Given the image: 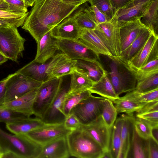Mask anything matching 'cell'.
<instances>
[{
  "label": "cell",
  "mask_w": 158,
  "mask_h": 158,
  "mask_svg": "<svg viewBox=\"0 0 158 158\" xmlns=\"http://www.w3.org/2000/svg\"><path fill=\"white\" fill-rule=\"evenodd\" d=\"M48 66V62L40 63L33 60L17 71L34 80L44 82L48 79L46 72Z\"/></svg>",
  "instance_id": "484cf974"
},
{
  "label": "cell",
  "mask_w": 158,
  "mask_h": 158,
  "mask_svg": "<svg viewBox=\"0 0 158 158\" xmlns=\"http://www.w3.org/2000/svg\"><path fill=\"white\" fill-rule=\"evenodd\" d=\"M14 73L9 74L6 78L0 81V106H2L4 102L6 82Z\"/></svg>",
  "instance_id": "c3c4849f"
},
{
  "label": "cell",
  "mask_w": 158,
  "mask_h": 158,
  "mask_svg": "<svg viewBox=\"0 0 158 158\" xmlns=\"http://www.w3.org/2000/svg\"><path fill=\"white\" fill-rule=\"evenodd\" d=\"M28 117L23 114L0 107V123L5 124L22 121Z\"/></svg>",
  "instance_id": "f35d334b"
},
{
  "label": "cell",
  "mask_w": 158,
  "mask_h": 158,
  "mask_svg": "<svg viewBox=\"0 0 158 158\" xmlns=\"http://www.w3.org/2000/svg\"><path fill=\"white\" fill-rule=\"evenodd\" d=\"M9 5L5 0H0V10L7 11Z\"/></svg>",
  "instance_id": "db71d44e"
},
{
  "label": "cell",
  "mask_w": 158,
  "mask_h": 158,
  "mask_svg": "<svg viewBox=\"0 0 158 158\" xmlns=\"http://www.w3.org/2000/svg\"><path fill=\"white\" fill-rule=\"evenodd\" d=\"M105 98L92 94L82 100L71 110L81 125L89 123L101 115L103 102Z\"/></svg>",
  "instance_id": "ba28073f"
},
{
  "label": "cell",
  "mask_w": 158,
  "mask_h": 158,
  "mask_svg": "<svg viewBox=\"0 0 158 158\" xmlns=\"http://www.w3.org/2000/svg\"><path fill=\"white\" fill-rule=\"evenodd\" d=\"M64 124L66 128L71 130L79 129L81 125L76 117L71 113L66 116Z\"/></svg>",
  "instance_id": "f6af8a7d"
},
{
  "label": "cell",
  "mask_w": 158,
  "mask_h": 158,
  "mask_svg": "<svg viewBox=\"0 0 158 158\" xmlns=\"http://www.w3.org/2000/svg\"><path fill=\"white\" fill-rule=\"evenodd\" d=\"M80 128L83 130L102 147L104 152L110 150L112 127L108 126L101 115L93 121L81 125Z\"/></svg>",
  "instance_id": "7c38bea8"
},
{
  "label": "cell",
  "mask_w": 158,
  "mask_h": 158,
  "mask_svg": "<svg viewBox=\"0 0 158 158\" xmlns=\"http://www.w3.org/2000/svg\"><path fill=\"white\" fill-rule=\"evenodd\" d=\"M88 90L92 93L98 94L111 101L119 97L116 94L110 78L108 72L106 70L97 81H94Z\"/></svg>",
  "instance_id": "cb8c5ba5"
},
{
  "label": "cell",
  "mask_w": 158,
  "mask_h": 158,
  "mask_svg": "<svg viewBox=\"0 0 158 158\" xmlns=\"http://www.w3.org/2000/svg\"><path fill=\"white\" fill-rule=\"evenodd\" d=\"M108 57L111 60L108 75L117 95L119 96L135 89L137 80L133 73L116 58L112 56Z\"/></svg>",
  "instance_id": "277c9868"
},
{
  "label": "cell",
  "mask_w": 158,
  "mask_h": 158,
  "mask_svg": "<svg viewBox=\"0 0 158 158\" xmlns=\"http://www.w3.org/2000/svg\"><path fill=\"white\" fill-rule=\"evenodd\" d=\"M78 40L93 51L98 57L100 55H105L108 57L112 56L94 30L82 29L80 37Z\"/></svg>",
  "instance_id": "7402d4cb"
},
{
  "label": "cell",
  "mask_w": 158,
  "mask_h": 158,
  "mask_svg": "<svg viewBox=\"0 0 158 158\" xmlns=\"http://www.w3.org/2000/svg\"><path fill=\"white\" fill-rule=\"evenodd\" d=\"M136 113V117L142 119L152 128L158 127V101L148 103Z\"/></svg>",
  "instance_id": "d6a6232c"
},
{
  "label": "cell",
  "mask_w": 158,
  "mask_h": 158,
  "mask_svg": "<svg viewBox=\"0 0 158 158\" xmlns=\"http://www.w3.org/2000/svg\"><path fill=\"white\" fill-rule=\"evenodd\" d=\"M127 158H148L147 139L140 137L134 127Z\"/></svg>",
  "instance_id": "f1b7e54d"
},
{
  "label": "cell",
  "mask_w": 158,
  "mask_h": 158,
  "mask_svg": "<svg viewBox=\"0 0 158 158\" xmlns=\"http://www.w3.org/2000/svg\"><path fill=\"white\" fill-rule=\"evenodd\" d=\"M90 5H94L111 20L114 17L115 12L110 0H89Z\"/></svg>",
  "instance_id": "60d3db41"
},
{
  "label": "cell",
  "mask_w": 158,
  "mask_h": 158,
  "mask_svg": "<svg viewBox=\"0 0 158 158\" xmlns=\"http://www.w3.org/2000/svg\"><path fill=\"white\" fill-rule=\"evenodd\" d=\"M43 82L15 72L6 82L4 102L15 99L37 88Z\"/></svg>",
  "instance_id": "9c48e42d"
},
{
  "label": "cell",
  "mask_w": 158,
  "mask_h": 158,
  "mask_svg": "<svg viewBox=\"0 0 158 158\" xmlns=\"http://www.w3.org/2000/svg\"><path fill=\"white\" fill-rule=\"evenodd\" d=\"M23 26V25L18 23L0 19V28H8L13 26L18 27Z\"/></svg>",
  "instance_id": "f907efd6"
},
{
  "label": "cell",
  "mask_w": 158,
  "mask_h": 158,
  "mask_svg": "<svg viewBox=\"0 0 158 158\" xmlns=\"http://www.w3.org/2000/svg\"><path fill=\"white\" fill-rule=\"evenodd\" d=\"M0 158H18L17 156L12 152L9 151H5L0 153Z\"/></svg>",
  "instance_id": "816d5d0a"
},
{
  "label": "cell",
  "mask_w": 158,
  "mask_h": 158,
  "mask_svg": "<svg viewBox=\"0 0 158 158\" xmlns=\"http://www.w3.org/2000/svg\"><path fill=\"white\" fill-rule=\"evenodd\" d=\"M55 39L59 50L70 59H99L93 51L78 40Z\"/></svg>",
  "instance_id": "8fae6325"
},
{
  "label": "cell",
  "mask_w": 158,
  "mask_h": 158,
  "mask_svg": "<svg viewBox=\"0 0 158 158\" xmlns=\"http://www.w3.org/2000/svg\"><path fill=\"white\" fill-rule=\"evenodd\" d=\"M76 60V71L87 76L94 81L100 79L105 70L98 60Z\"/></svg>",
  "instance_id": "d4e9b609"
},
{
  "label": "cell",
  "mask_w": 158,
  "mask_h": 158,
  "mask_svg": "<svg viewBox=\"0 0 158 158\" xmlns=\"http://www.w3.org/2000/svg\"><path fill=\"white\" fill-rule=\"evenodd\" d=\"M75 14V19L78 26L82 29L94 30L98 24L85 8H81Z\"/></svg>",
  "instance_id": "8d00e7d4"
},
{
  "label": "cell",
  "mask_w": 158,
  "mask_h": 158,
  "mask_svg": "<svg viewBox=\"0 0 158 158\" xmlns=\"http://www.w3.org/2000/svg\"><path fill=\"white\" fill-rule=\"evenodd\" d=\"M37 44L36 54L33 60L34 62L45 63L59 50L56 39L52 35L51 31L44 35Z\"/></svg>",
  "instance_id": "ac0fdd59"
},
{
  "label": "cell",
  "mask_w": 158,
  "mask_h": 158,
  "mask_svg": "<svg viewBox=\"0 0 158 158\" xmlns=\"http://www.w3.org/2000/svg\"><path fill=\"white\" fill-rule=\"evenodd\" d=\"M29 13L27 12L23 15H17L0 10V19L18 23L23 25Z\"/></svg>",
  "instance_id": "ee69618b"
},
{
  "label": "cell",
  "mask_w": 158,
  "mask_h": 158,
  "mask_svg": "<svg viewBox=\"0 0 158 158\" xmlns=\"http://www.w3.org/2000/svg\"><path fill=\"white\" fill-rule=\"evenodd\" d=\"M89 0H37L22 28L37 43L45 34Z\"/></svg>",
  "instance_id": "6da1fadb"
},
{
  "label": "cell",
  "mask_w": 158,
  "mask_h": 158,
  "mask_svg": "<svg viewBox=\"0 0 158 158\" xmlns=\"http://www.w3.org/2000/svg\"><path fill=\"white\" fill-rule=\"evenodd\" d=\"M148 158H158V143L151 137L147 139Z\"/></svg>",
  "instance_id": "bcb514c9"
},
{
  "label": "cell",
  "mask_w": 158,
  "mask_h": 158,
  "mask_svg": "<svg viewBox=\"0 0 158 158\" xmlns=\"http://www.w3.org/2000/svg\"><path fill=\"white\" fill-rule=\"evenodd\" d=\"M0 53H1V54H2V52H1L0 51Z\"/></svg>",
  "instance_id": "680465c9"
},
{
  "label": "cell",
  "mask_w": 158,
  "mask_h": 158,
  "mask_svg": "<svg viewBox=\"0 0 158 158\" xmlns=\"http://www.w3.org/2000/svg\"><path fill=\"white\" fill-rule=\"evenodd\" d=\"M27 6H33L37 0H24Z\"/></svg>",
  "instance_id": "11a10c76"
},
{
  "label": "cell",
  "mask_w": 158,
  "mask_h": 158,
  "mask_svg": "<svg viewBox=\"0 0 158 158\" xmlns=\"http://www.w3.org/2000/svg\"><path fill=\"white\" fill-rule=\"evenodd\" d=\"M124 96L137 102L149 103L158 101V88L145 92H140L134 90L127 93Z\"/></svg>",
  "instance_id": "74e56055"
},
{
  "label": "cell",
  "mask_w": 158,
  "mask_h": 158,
  "mask_svg": "<svg viewBox=\"0 0 158 158\" xmlns=\"http://www.w3.org/2000/svg\"><path fill=\"white\" fill-rule=\"evenodd\" d=\"M123 114L116 119L112 127L110 150L113 158H118L121 142L122 126Z\"/></svg>",
  "instance_id": "e575fe53"
},
{
  "label": "cell",
  "mask_w": 158,
  "mask_h": 158,
  "mask_svg": "<svg viewBox=\"0 0 158 158\" xmlns=\"http://www.w3.org/2000/svg\"><path fill=\"white\" fill-rule=\"evenodd\" d=\"M158 34L152 31L143 46L130 59L125 61L118 60L128 66L139 69L158 56Z\"/></svg>",
  "instance_id": "30bf717a"
},
{
  "label": "cell",
  "mask_w": 158,
  "mask_h": 158,
  "mask_svg": "<svg viewBox=\"0 0 158 158\" xmlns=\"http://www.w3.org/2000/svg\"><path fill=\"white\" fill-rule=\"evenodd\" d=\"M62 77H53L42 82L37 89L33 106L34 115L42 119L61 87Z\"/></svg>",
  "instance_id": "5b68a950"
},
{
  "label": "cell",
  "mask_w": 158,
  "mask_h": 158,
  "mask_svg": "<svg viewBox=\"0 0 158 158\" xmlns=\"http://www.w3.org/2000/svg\"><path fill=\"white\" fill-rule=\"evenodd\" d=\"M69 87L67 85L61 86L51 104L41 119L45 123L53 124L64 122L66 116L61 112V110Z\"/></svg>",
  "instance_id": "2e32d148"
},
{
  "label": "cell",
  "mask_w": 158,
  "mask_h": 158,
  "mask_svg": "<svg viewBox=\"0 0 158 158\" xmlns=\"http://www.w3.org/2000/svg\"><path fill=\"white\" fill-rule=\"evenodd\" d=\"M72 130L66 128L63 123L46 124L25 134L42 146L58 138L65 136Z\"/></svg>",
  "instance_id": "4fadbf2b"
},
{
  "label": "cell",
  "mask_w": 158,
  "mask_h": 158,
  "mask_svg": "<svg viewBox=\"0 0 158 158\" xmlns=\"http://www.w3.org/2000/svg\"><path fill=\"white\" fill-rule=\"evenodd\" d=\"M85 8L98 24L108 22L111 20L94 5H90Z\"/></svg>",
  "instance_id": "7bdbcfd3"
},
{
  "label": "cell",
  "mask_w": 158,
  "mask_h": 158,
  "mask_svg": "<svg viewBox=\"0 0 158 158\" xmlns=\"http://www.w3.org/2000/svg\"><path fill=\"white\" fill-rule=\"evenodd\" d=\"M46 124L40 118L30 117L20 122L6 124V127L11 133L21 135L25 134Z\"/></svg>",
  "instance_id": "4316f807"
},
{
  "label": "cell",
  "mask_w": 158,
  "mask_h": 158,
  "mask_svg": "<svg viewBox=\"0 0 158 158\" xmlns=\"http://www.w3.org/2000/svg\"><path fill=\"white\" fill-rule=\"evenodd\" d=\"M82 30L77 23L75 13L63 20L51 31L52 35L56 39L77 40Z\"/></svg>",
  "instance_id": "9a60e30c"
},
{
  "label": "cell",
  "mask_w": 158,
  "mask_h": 158,
  "mask_svg": "<svg viewBox=\"0 0 158 158\" xmlns=\"http://www.w3.org/2000/svg\"><path fill=\"white\" fill-rule=\"evenodd\" d=\"M153 0H133L116 12L114 18L120 27L122 24L141 19Z\"/></svg>",
  "instance_id": "5bb4252c"
},
{
  "label": "cell",
  "mask_w": 158,
  "mask_h": 158,
  "mask_svg": "<svg viewBox=\"0 0 158 158\" xmlns=\"http://www.w3.org/2000/svg\"><path fill=\"white\" fill-rule=\"evenodd\" d=\"M42 147L26 135L9 134L0 127V153L9 151L18 158H38Z\"/></svg>",
  "instance_id": "7a4b0ae2"
},
{
  "label": "cell",
  "mask_w": 158,
  "mask_h": 158,
  "mask_svg": "<svg viewBox=\"0 0 158 158\" xmlns=\"http://www.w3.org/2000/svg\"><path fill=\"white\" fill-rule=\"evenodd\" d=\"M133 0H110L115 13L118 10L122 8Z\"/></svg>",
  "instance_id": "681fc988"
},
{
  "label": "cell",
  "mask_w": 158,
  "mask_h": 158,
  "mask_svg": "<svg viewBox=\"0 0 158 158\" xmlns=\"http://www.w3.org/2000/svg\"><path fill=\"white\" fill-rule=\"evenodd\" d=\"M151 137L157 143H158V127L152 128Z\"/></svg>",
  "instance_id": "f5cc1de1"
},
{
  "label": "cell",
  "mask_w": 158,
  "mask_h": 158,
  "mask_svg": "<svg viewBox=\"0 0 158 158\" xmlns=\"http://www.w3.org/2000/svg\"><path fill=\"white\" fill-rule=\"evenodd\" d=\"M70 156L79 158H102L100 146L80 128L72 130L66 136Z\"/></svg>",
  "instance_id": "3957f363"
},
{
  "label": "cell",
  "mask_w": 158,
  "mask_h": 158,
  "mask_svg": "<svg viewBox=\"0 0 158 158\" xmlns=\"http://www.w3.org/2000/svg\"><path fill=\"white\" fill-rule=\"evenodd\" d=\"M37 89L30 91L15 99L5 102L0 107L30 117L34 115L33 106Z\"/></svg>",
  "instance_id": "e0dca14e"
},
{
  "label": "cell",
  "mask_w": 158,
  "mask_h": 158,
  "mask_svg": "<svg viewBox=\"0 0 158 158\" xmlns=\"http://www.w3.org/2000/svg\"><path fill=\"white\" fill-rule=\"evenodd\" d=\"M8 59L5 56L0 53V65L6 62Z\"/></svg>",
  "instance_id": "6f0895ef"
},
{
  "label": "cell",
  "mask_w": 158,
  "mask_h": 158,
  "mask_svg": "<svg viewBox=\"0 0 158 158\" xmlns=\"http://www.w3.org/2000/svg\"><path fill=\"white\" fill-rule=\"evenodd\" d=\"M140 19H138L124 23L120 26L121 53L135 40L141 29L146 27L142 23Z\"/></svg>",
  "instance_id": "44dd1931"
},
{
  "label": "cell",
  "mask_w": 158,
  "mask_h": 158,
  "mask_svg": "<svg viewBox=\"0 0 158 158\" xmlns=\"http://www.w3.org/2000/svg\"><path fill=\"white\" fill-rule=\"evenodd\" d=\"M102 158H113L110 150L104 152Z\"/></svg>",
  "instance_id": "9f6ffc18"
},
{
  "label": "cell",
  "mask_w": 158,
  "mask_h": 158,
  "mask_svg": "<svg viewBox=\"0 0 158 158\" xmlns=\"http://www.w3.org/2000/svg\"><path fill=\"white\" fill-rule=\"evenodd\" d=\"M133 126L137 133L142 138L148 139L151 137L152 128L148 123L142 119L135 117Z\"/></svg>",
  "instance_id": "ab89813d"
},
{
  "label": "cell",
  "mask_w": 158,
  "mask_h": 158,
  "mask_svg": "<svg viewBox=\"0 0 158 158\" xmlns=\"http://www.w3.org/2000/svg\"><path fill=\"white\" fill-rule=\"evenodd\" d=\"M158 0H153L140 19L145 26L157 34L158 30Z\"/></svg>",
  "instance_id": "4dcf8cb0"
},
{
  "label": "cell",
  "mask_w": 158,
  "mask_h": 158,
  "mask_svg": "<svg viewBox=\"0 0 158 158\" xmlns=\"http://www.w3.org/2000/svg\"><path fill=\"white\" fill-rule=\"evenodd\" d=\"M122 126L121 142L118 158H127L130 148L135 117L133 114H124Z\"/></svg>",
  "instance_id": "603a6c76"
},
{
  "label": "cell",
  "mask_w": 158,
  "mask_h": 158,
  "mask_svg": "<svg viewBox=\"0 0 158 158\" xmlns=\"http://www.w3.org/2000/svg\"><path fill=\"white\" fill-rule=\"evenodd\" d=\"M111 101L113 102L118 113H124L126 114H131L136 112L149 103L137 102L124 96L119 97Z\"/></svg>",
  "instance_id": "f546056e"
},
{
  "label": "cell",
  "mask_w": 158,
  "mask_h": 158,
  "mask_svg": "<svg viewBox=\"0 0 158 158\" xmlns=\"http://www.w3.org/2000/svg\"><path fill=\"white\" fill-rule=\"evenodd\" d=\"M9 5L7 11L17 15H23L27 12L24 0H6Z\"/></svg>",
  "instance_id": "b9f144b4"
},
{
  "label": "cell",
  "mask_w": 158,
  "mask_h": 158,
  "mask_svg": "<svg viewBox=\"0 0 158 158\" xmlns=\"http://www.w3.org/2000/svg\"><path fill=\"white\" fill-rule=\"evenodd\" d=\"M117 114L112 101L105 98L102 102L101 115L105 123L112 127L117 119Z\"/></svg>",
  "instance_id": "d590c367"
},
{
  "label": "cell",
  "mask_w": 158,
  "mask_h": 158,
  "mask_svg": "<svg viewBox=\"0 0 158 158\" xmlns=\"http://www.w3.org/2000/svg\"><path fill=\"white\" fill-rule=\"evenodd\" d=\"M127 66L133 73L137 80L134 90L145 92L158 88V69L142 72L127 65Z\"/></svg>",
  "instance_id": "ffe728a7"
},
{
  "label": "cell",
  "mask_w": 158,
  "mask_h": 158,
  "mask_svg": "<svg viewBox=\"0 0 158 158\" xmlns=\"http://www.w3.org/2000/svg\"><path fill=\"white\" fill-rule=\"evenodd\" d=\"M120 28L114 18L110 21L98 24L94 31L112 54L117 58L121 53Z\"/></svg>",
  "instance_id": "52a82bcc"
},
{
  "label": "cell",
  "mask_w": 158,
  "mask_h": 158,
  "mask_svg": "<svg viewBox=\"0 0 158 158\" xmlns=\"http://www.w3.org/2000/svg\"></svg>",
  "instance_id": "91938a15"
},
{
  "label": "cell",
  "mask_w": 158,
  "mask_h": 158,
  "mask_svg": "<svg viewBox=\"0 0 158 158\" xmlns=\"http://www.w3.org/2000/svg\"><path fill=\"white\" fill-rule=\"evenodd\" d=\"M25 41L19 34L17 27L0 28V51L8 59L17 62L24 50Z\"/></svg>",
  "instance_id": "8992f818"
},
{
  "label": "cell",
  "mask_w": 158,
  "mask_h": 158,
  "mask_svg": "<svg viewBox=\"0 0 158 158\" xmlns=\"http://www.w3.org/2000/svg\"><path fill=\"white\" fill-rule=\"evenodd\" d=\"M151 32L148 27H145L143 28L129 46L121 53L119 57L116 58L121 61H127L130 59L143 46Z\"/></svg>",
  "instance_id": "83f0119b"
},
{
  "label": "cell",
  "mask_w": 158,
  "mask_h": 158,
  "mask_svg": "<svg viewBox=\"0 0 158 158\" xmlns=\"http://www.w3.org/2000/svg\"><path fill=\"white\" fill-rule=\"evenodd\" d=\"M156 69H158V56L150 60L139 69H136L140 71L147 72Z\"/></svg>",
  "instance_id": "7dc6e473"
},
{
  "label": "cell",
  "mask_w": 158,
  "mask_h": 158,
  "mask_svg": "<svg viewBox=\"0 0 158 158\" xmlns=\"http://www.w3.org/2000/svg\"><path fill=\"white\" fill-rule=\"evenodd\" d=\"M70 82L68 92L79 93L88 90L94 81L87 76L76 70L70 75Z\"/></svg>",
  "instance_id": "1f68e13d"
},
{
  "label": "cell",
  "mask_w": 158,
  "mask_h": 158,
  "mask_svg": "<svg viewBox=\"0 0 158 158\" xmlns=\"http://www.w3.org/2000/svg\"><path fill=\"white\" fill-rule=\"evenodd\" d=\"M92 94L89 90L79 93H71L66 94L61 108V112L67 116L72 109L79 102Z\"/></svg>",
  "instance_id": "836d02e7"
},
{
  "label": "cell",
  "mask_w": 158,
  "mask_h": 158,
  "mask_svg": "<svg viewBox=\"0 0 158 158\" xmlns=\"http://www.w3.org/2000/svg\"><path fill=\"white\" fill-rule=\"evenodd\" d=\"M70 156L65 136L57 138L42 146L38 158H67Z\"/></svg>",
  "instance_id": "d6986e66"
}]
</instances>
